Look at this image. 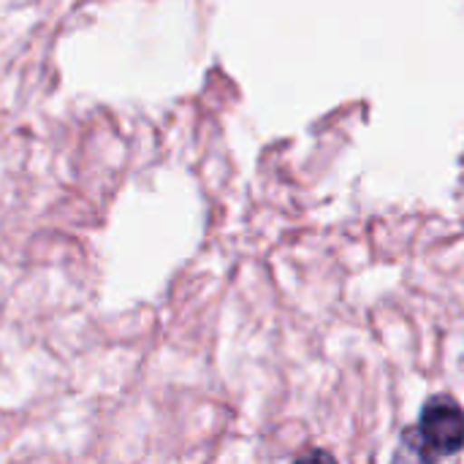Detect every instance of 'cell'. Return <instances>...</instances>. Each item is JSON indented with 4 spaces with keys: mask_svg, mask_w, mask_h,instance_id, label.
Here are the masks:
<instances>
[{
    "mask_svg": "<svg viewBox=\"0 0 464 464\" xmlns=\"http://www.w3.org/2000/svg\"><path fill=\"white\" fill-rule=\"evenodd\" d=\"M419 440L424 459L451 457L464 449V411L449 397H435L419 416Z\"/></svg>",
    "mask_w": 464,
    "mask_h": 464,
    "instance_id": "cell-1",
    "label": "cell"
}]
</instances>
